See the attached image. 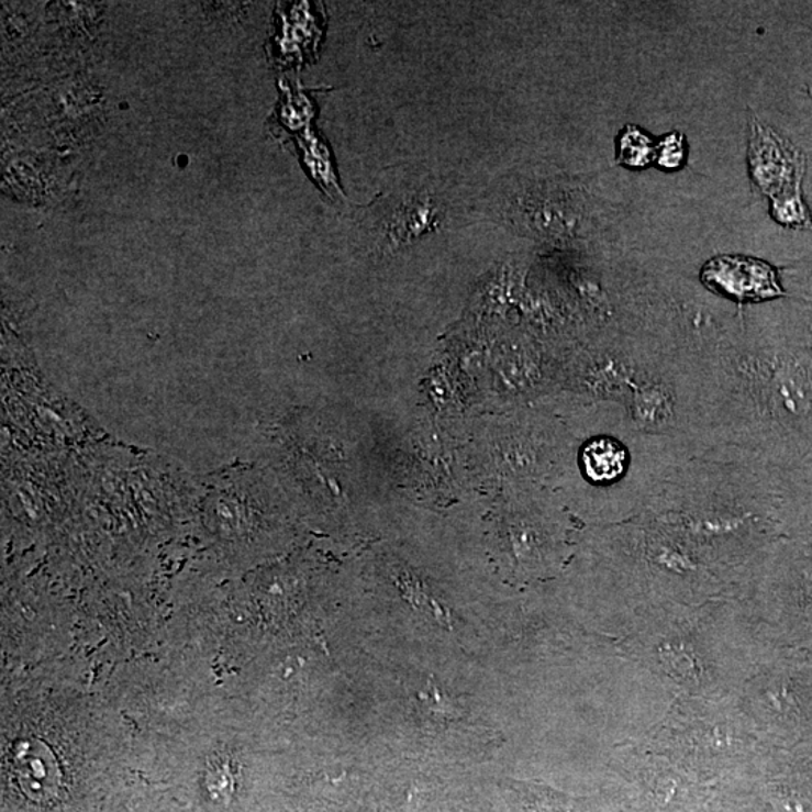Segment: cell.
<instances>
[{"label": "cell", "mask_w": 812, "mask_h": 812, "mask_svg": "<svg viewBox=\"0 0 812 812\" xmlns=\"http://www.w3.org/2000/svg\"><path fill=\"white\" fill-rule=\"evenodd\" d=\"M772 215L783 226L796 227V230L812 227L810 210H808L807 203L803 202L801 191L774 199Z\"/></svg>", "instance_id": "30bf717a"}, {"label": "cell", "mask_w": 812, "mask_h": 812, "mask_svg": "<svg viewBox=\"0 0 812 812\" xmlns=\"http://www.w3.org/2000/svg\"><path fill=\"white\" fill-rule=\"evenodd\" d=\"M704 448L730 446L770 467L812 456V369L794 337H738L705 365Z\"/></svg>", "instance_id": "6da1fadb"}, {"label": "cell", "mask_w": 812, "mask_h": 812, "mask_svg": "<svg viewBox=\"0 0 812 812\" xmlns=\"http://www.w3.org/2000/svg\"><path fill=\"white\" fill-rule=\"evenodd\" d=\"M687 162V141L683 134L671 133L656 145V163L665 170H677Z\"/></svg>", "instance_id": "7c38bea8"}, {"label": "cell", "mask_w": 812, "mask_h": 812, "mask_svg": "<svg viewBox=\"0 0 812 812\" xmlns=\"http://www.w3.org/2000/svg\"><path fill=\"white\" fill-rule=\"evenodd\" d=\"M545 505L529 504L505 525V544L512 566L525 575L544 574L554 566L561 545L563 522Z\"/></svg>", "instance_id": "8992f818"}, {"label": "cell", "mask_w": 812, "mask_h": 812, "mask_svg": "<svg viewBox=\"0 0 812 812\" xmlns=\"http://www.w3.org/2000/svg\"><path fill=\"white\" fill-rule=\"evenodd\" d=\"M561 370L570 394L618 403L636 430L703 451L705 365L648 337L583 351Z\"/></svg>", "instance_id": "3957f363"}, {"label": "cell", "mask_w": 812, "mask_h": 812, "mask_svg": "<svg viewBox=\"0 0 812 812\" xmlns=\"http://www.w3.org/2000/svg\"><path fill=\"white\" fill-rule=\"evenodd\" d=\"M636 518L692 553L779 536L782 469L741 448L708 447L669 469Z\"/></svg>", "instance_id": "7a4b0ae2"}, {"label": "cell", "mask_w": 812, "mask_h": 812, "mask_svg": "<svg viewBox=\"0 0 812 812\" xmlns=\"http://www.w3.org/2000/svg\"><path fill=\"white\" fill-rule=\"evenodd\" d=\"M620 165L641 169L656 160V145L638 126L627 125L619 137Z\"/></svg>", "instance_id": "9c48e42d"}, {"label": "cell", "mask_w": 812, "mask_h": 812, "mask_svg": "<svg viewBox=\"0 0 812 812\" xmlns=\"http://www.w3.org/2000/svg\"><path fill=\"white\" fill-rule=\"evenodd\" d=\"M587 419L574 471L581 491L611 516H638L669 469L701 452L691 441L636 430L618 403L587 399Z\"/></svg>", "instance_id": "277c9868"}, {"label": "cell", "mask_w": 812, "mask_h": 812, "mask_svg": "<svg viewBox=\"0 0 812 812\" xmlns=\"http://www.w3.org/2000/svg\"><path fill=\"white\" fill-rule=\"evenodd\" d=\"M783 529L812 546V456L782 469Z\"/></svg>", "instance_id": "ba28073f"}, {"label": "cell", "mask_w": 812, "mask_h": 812, "mask_svg": "<svg viewBox=\"0 0 812 812\" xmlns=\"http://www.w3.org/2000/svg\"><path fill=\"white\" fill-rule=\"evenodd\" d=\"M748 160L755 186L769 196L770 201L801 191L805 158L755 118L750 121Z\"/></svg>", "instance_id": "52a82bcc"}, {"label": "cell", "mask_w": 812, "mask_h": 812, "mask_svg": "<svg viewBox=\"0 0 812 812\" xmlns=\"http://www.w3.org/2000/svg\"><path fill=\"white\" fill-rule=\"evenodd\" d=\"M303 149L305 163H308L312 177H315L324 186V189L338 190L332 166H330L329 153L322 148L320 142L315 137H310L308 144L303 145Z\"/></svg>", "instance_id": "8fae6325"}, {"label": "cell", "mask_w": 812, "mask_h": 812, "mask_svg": "<svg viewBox=\"0 0 812 812\" xmlns=\"http://www.w3.org/2000/svg\"><path fill=\"white\" fill-rule=\"evenodd\" d=\"M700 281L708 291L741 309L790 297L779 281L778 268L749 256L721 255L708 260L701 268Z\"/></svg>", "instance_id": "5b68a950"}]
</instances>
